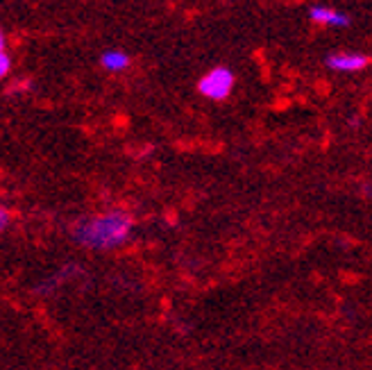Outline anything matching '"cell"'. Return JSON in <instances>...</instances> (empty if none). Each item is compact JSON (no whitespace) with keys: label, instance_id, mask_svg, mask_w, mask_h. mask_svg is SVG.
Listing matches in <instances>:
<instances>
[{"label":"cell","instance_id":"1","mask_svg":"<svg viewBox=\"0 0 372 370\" xmlns=\"http://www.w3.org/2000/svg\"><path fill=\"white\" fill-rule=\"evenodd\" d=\"M134 218L125 210L102 212L89 218H80L71 227V236L77 246L96 252H109L125 246L132 236Z\"/></svg>","mask_w":372,"mask_h":370},{"label":"cell","instance_id":"2","mask_svg":"<svg viewBox=\"0 0 372 370\" xmlns=\"http://www.w3.org/2000/svg\"><path fill=\"white\" fill-rule=\"evenodd\" d=\"M236 85V75L229 66H214L197 80V94L204 96L207 100L223 102L231 96Z\"/></svg>","mask_w":372,"mask_h":370},{"label":"cell","instance_id":"3","mask_svg":"<svg viewBox=\"0 0 372 370\" xmlns=\"http://www.w3.org/2000/svg\"><path fill=\"white\" fill-rule=\"evenodd\" d=\"M324 64L336 73H359L370 66V57L356 50H350V53L343 50V53H332L327 60H324Z\"/></svg>","mask_w":372,"mask_h":370},{"label":"cell","instance_id":"4","mask_svg":"<svg viewBox=\"0 0 372 370\" xmlns=\"http://www.w3.org/2000/svg\"><path fill=\"white\" fill-rule=\"evenodd\" d=\"M309 18L313 23H318V26H324V28H350L352 26V16L345 14V11H339L334 7H327V5H311L309 7Z\"/></svg>","mask_w":372,"mask_h":370},{"label":"cell","instance_id":"5","mask_svg":"<svg viewBox=\"0 0 372 370\" xmlns=\"http://www.w3.org/2000/svg\"><path fill=\"white\" fill-rule=\"evenodd\" d=\"M98 62H100V66L104 68V71L121 73V71H125V68L132 64V57L127 55L125 50H121V48H107V50L100 53Z\"/></svg>","mask_w":372,"mask_h":370},{"label":"cell","instance_id":"6","mask_svg":"<svg viewBox=\"0 0 372 370\" xmlns=\"http://www.w3.org/2000/svg\"><path fill=\"white\" fill-rule=\"evenodd\" d=\"M9 71H11V57L7 50H3L0 53V82L9 75Z\"/></svg>","mask_w":372,"mask_h":370},{"label":"cell","instance_id":"7","mask_svg":"<svg viewBox=\"0 0 372 370\" xmlns=\"http://www.w3.org/2000/svg\"><path fill=\"white\" fill-rule=\"evenodd\" d=\"M9 221H11V214H9V212L5 210V207H3V205H0V234H3V232H5V229H7Z\"/></svg>","mask_w":372,"mask_h":370},{"label":"cell","instance_id":"8","mask_svg":"<svg viewBox=\"0 0 372 370\" xmlns=\"http://www.w3.org/2000/svg\"><path fill=\"white\" fill-rule=\"evenodd\" d=\"M3 50H7V39H5L3 28H0V53H3Z\"/></svg>","mask_w":372,"mask_h":370}]
</instances>
